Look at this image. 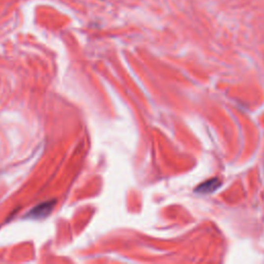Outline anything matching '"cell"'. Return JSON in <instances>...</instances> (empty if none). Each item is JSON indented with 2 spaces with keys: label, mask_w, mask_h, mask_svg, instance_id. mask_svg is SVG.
<instances>
[{
  "label": "cell",
  "mask_w": 264,
  "mask_h": 264,
  "mask_svg": "<svg viewBox=\"0 0 264 264\" xmlns=\"http://www.w3.org/2000/svg\"><path fill=\"white\" fill-rule=\"evenodd\" d=\"M56 205V200H49L46 202H43V204H40L38 206H36L35 208H33L31 211H30L26 218L29 219H33V220H42L47 218L52 211L54 210Z\"/></svg>",
  "instance_id": "6da1fadb"
},
{
  "label": "cell",
  "mask_w": 264,
  "mask_h": 264,
  "mask_svg": "<svg viewBox=\"0 0 264 264\" xmlns=\"http://www.w3.org/2000/svg\"><path fill=\"white\" fill-rule=\"evenodd\" d=\"M222 186V182L218 178L210 179L195 188V192L200 194H211V193L217 191Z\"/></svg>",
  "instance_id": "7a4b0ae2"
}]
</instances>
